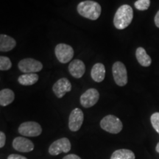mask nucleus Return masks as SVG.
<instances>
[{"instance_id":"4468645a","label":"nucleus","mask_w":159,"mask_h":159,"mask_svg":"<svg viewBox=\"0 0 159 159\" xmlns=\"http://www.w3.org/2000/svg\"><path fill=\"white\" fill-rule=\"evenodd\" d=\"M91 76L95 82L100 83L105 79V66L101 63H97L94 65L91 71Z\"/></svg>"},{"instance_id":"39448f33","label":"nucleus","mask_w":159,"mask_h":159,"mask_svg":"<svg viewBox=\"0 0 159 159\" xmlns=\"http://www.w3.org/2000/svg\"><path fill=\"white\" fill-rule=\"evenodd\" d=\"M19 133L27 137L39 136L42 133V128L36 122H25L20 125Z\"/></svg>"},{"instance_id":"f8f14e48","label":"nucleus","mask_w":159,"mask_h":159,"mask_svg":"<svg viewBox=\"0 0 159 159\" xmlns=\"http://www.w3.org/2000/svg\"><path fill=\"white\" fill-rule=\"evenodd\" d=\"M13 147L16 150L21 152H30L34 150V144L30 139L19 136L13 141Z\"/></svg>"},{"instance_id":"f3484780","label":"nucleus","mask_w":159,"mask_h":159,"mask_svg":"<svg viewBox=\"0 0 159 159\" xmlns=\"http://www.w3.org/2000/svg\"><path fill=\"white\" fill-rule=\"evenodd\" d=\"M15 94L11 89H5L0 91V105L2 106H7L13 102Z\"/></svg>"},{"instance_id":"f257e3e1","label":"nucleus","mask_w":159,"mask_h":159,"mask_svg":"<svg viewBox=\"0 0 159 159\" xmlns=\"http://www.w3.org/2000/svg\"><path fill=\"white\" fill-rule=\"evenodd\" d=\"M134 19V11L128 5H123L117 10L114 17V25L116 29L124 30L130 25Z\"/></svg>"},{"instance_id":"9d476101","label":"nucleus","mask_w":159,"mask_h":159,"mask_svg":"<svg viewBox=\"0 0 159 159\" xmlns=\"http://www.w3.org/2000/svg\"><path fill=\"white\" fill-rule=\"evenodd\" d=\"M84 115L82 110L80 108H75L71 112L69 118V128L72 132H76L80 129L82 126Z\"/></svg>"},{"instance_id":"a211bd4d","label":"nucleus","mask_w":159,"mask_h":159,"mask_svg":"<svg viewBox=\"0 0 159 159\" xmlns=\"http://www.w3.org/2000/svg\"><path fill=\"white\" fill-rule=\"evenodd\" d=\"M38 80H39V75L35 73L21 75L18 79V81L20 84L25 85V86L35 84L38 82Z\"/></svg>"},{"instance_id":"5701e85b","label":"nucleus","mask_w":159,"mask_h":159,"mask_svg":"<svg viewBox=\"0 0 159 159\" xmlns=\"http://www.w3.org/2000/svg\"><path fill=\"white\" fill-rule=\"evenodd\" d=\"M6 142V136L2 131L0 132V148H2L5 144Z\"/></svg>"},{"instance_id":"7ed1b4c3","label":"nucleus","mask_w":159,"mask_h":159,"mask_svg":"<svg viewBox=\"0 0 159 159\" xmlns=\"http://www.w3.org/2000/svg\"><path fill=\"white\" fill-rule=\"evenodd\" d=\"M100 127L106 132L112 134H117L122 131L123 125L118 117L114 115H108L103 117L101 120Z\"/></svg>"},{"instance_id":"6ab92c4d","label":"nucleus","mask_w":159,"mask_h":159,"mask_svg":"<svg viewBox=\"0 0 159 159\" xmlns=\"http://www.w3.org/2000/svg\"><path fill=\"white\" fill-rule=\"evenodd\" d=\"M110 159H135V154L128 149H120L114 151Z\"/></svg>"},{"instance_id":"aec40b11","label":"nucleus","mask_w":159,"mask_h":159,"mask_svg":"<svg viewBox=\"0 0 159 159\" xmlns=\"http://www.w3.org/2000/svg\"><path fill=\"white\" fill-rule=\"evenodd\" d=\"M12 66V63L7 57H0V70L7 71L9 70Z\"/></svg>"},{"instance_id":"4be33fe9","label":"nucleus","mask_w":159,"mask_h":159,"mask_svg":"<svg viewBox=\"0 0 159 159\" xmlns=\"http://www.w3.org/2000/svg\"><path fill=\"white\" fill-rule=\"evenodd\" d=\"M150 122L155 130L159 134V112H156L150 117Z\"/></svg>"},{"instance_id":"393cba45","label":"nucleus","mask_w":159,"mask_h":159,"mask_svg":"<svg viewBox=\"0 0 159 159\" xmlns=\"http://www.w3.org/2000/svg\"><path fill=\"white\" fill-rule=\"evenodd\" d=\"M62 159H81V158L75 154H69L63 157Z\"/></svg>"},{"instance_id":"b1692460","label":"nucleus","mask_w":159,"mask_h":159,"mask_svg":"<svg viewBox=\"0 0 159 159\" xmlns=\"http://www.w3.org/2000/svg\"><path fill=\"white\" fill-rule=\"evenodd\" d=\"M7 159H27L26 157L19 154H11L7 157Z\"/></svg>"},{"instance_id":"20e7f679","label":"nucleus","mask_w":159,"mask_h":159,"mask_svg":"<svg viewBox=\"0 0 159 159\" xmlns=\"http://www.w3.org/2000/svg\"><path fill=\"white\" fill-rule=\"evenodd\" d=\"M112 73L115 83L119 86H125L128 83V72L123 63L115 62L112 67Z\"/></svg>"},{"instance_id":"a878e982","label":"nucleus","mask_w":159,"mask_h":159,"mask_svg":"<svg viewBox=\"0 0 159 159\" xmlns=\"http://www.w3.org/2000/svg\"><path fill=\"white\" fill-rule=\"evenodd\" d=\"M155 24H156V27L159 28V11L157 12L156 15L155 16Z\"/></svg>"},{"instance_id":"dca6fc26","label":"nucleus","mask_w":159,"mask_h":159,"mask_svg":"<svg viewBox=\"0 0 159 159\" xmlns=\"http://www.w3.org/2000/svg\"><path fill=\"white\" fill-rule=\"evenodd\" d=\"M136 57L139 64L142 66L148 67L151 65V63H152L151 57L148 55L146 50L143 47L137 48L136 52Z\"/></svg>"},{"instance_id":"2eb2a0df","label":"nucleus","mask_w":159,"mask_h":159,"mask_svg":"<svg viewBox=\"0 0 159 159\" xmlns=\"http://www.w3.org/2000/svg\"><path fill=\"white\" fill-rule=\"evenodd\" d=\"M16 42L15 39L9 35H0V51L8 52L15 48Z\"/></svg>"},{"instance_id":"0eeeda50","label":"nucleus","mask_w":159,"mask_h":159,"mask_svg":"<svg viewBox=\"0 0 159 159\" xmlns=\"http://www.w3.org/2000/svg\"><path fill=\"white\" fill-rule=\"evenodd\" d=\"M55 53L59 62L66 63L74 57V49L70 45L66 43H59L55 49Z\"/></svg>"},{"instance_id":"1a4fd4ad","label":"nucleus","mask_w":159,"mask_h":159,"mask_svg":"<svg viewBox=\"0 0 159 159\" xmlns=\"http://www.w3.org/2000/svg\"><path fill=\"white\" fill-rule=\"evenodd\" d=\"M99 98V94L96 89H89L81 95L80 104L85 108H91L94 106L98 102Z\"/></svg>"},{"instance_id":"bb28decb","label":"nucleus","mask_w":159,"mask_h":159,"mask_svg":"<svg viewBox=\"0 0 159 159\" xmlns=\"http://www.w3.org/2000/svg\"><path fill=\"white\" fill-rule=\"evenodd\" d=\"M156 150L157 152H158V153H159V142H158V144H157V145H156Z\"/></svg>"},{"instance_id":"f03ea898","label":"nucleus","mask_w":159,"mask_h":159,"mask_svg":"<svg viewBox=\"0 0 159 159\" xmlns=\"http://www.w3.org/2000/svg\"><path fill=\"white\" fill-rule=\"evenodd\" d=\"M77 12L83 17L91 20H97L101 14L102 7L97 2L86 0L81 2L77 5Z\"/></svg>"},{"instance_id":"ddd939ff","label":"nucleus","mask_w":159,"mask_h":159,"mask_svg":"<svg viewBox=\"0 0 159 159\" xmlns=\"http://www.w3.org/2000/svg\"><path fill=\"white\" fill-rule=\"evenodd\" d=\"M69 71L75 78H80L83 76L85 71L84 63L79 59H75L70 63L69 66Z\"/></svg>"},{"instance_id":"6e6552de","label":"nucleus","mask_w":159,"mask_h":159,"mask_svg":"<svg viewBox=\"0 0 159 159\" xmlns=\"http://www.w3.org/2000/svg\"><path fill=\"white\" fill-rule=\"evenodd\" d=\"M70 141L67 138H61L55 141L49 148V153L52 156H57L62 152H68L71 150Z\"/></svg>"},{"instance_id":"9b49d317","label":"nucleus","mask_w":159,"mask_h":159,"mask_svg":"<svg viewBox=\"0 0 159 159\" xmlns=\"http://www.w3.org/2000/svg\"><path fill=\"white\" fill-rule=\"evenodd\" d=\"M71 90V84L67 78L63 77L53 85L52 91L57 98H62L67 92Z\"/></svg>"},{"instance_id":"423d86ee","label":"nucleus","mask_w":159,"mask_h":159,"mask_svg":"<svg viewBox=\"0 0 159 159\" xmlns=\"http://www.w3.org/2000/svg\"><path fill=\"white\" fill-rule=\"evenodd\" d=\"M19 69L25 74L39 72L43 69V64L33 58H25L19 63Z\"/></svg>"},{"instance_id":"412c9836","label":"nucleus","mask_w":159,"mask_h":159,"mask_svg":"<svg viewBox=\"0 0 159 159\" xmlns=\"http://www.w3.org/2000/svg\"><path fill=\"white\" fill-rule=\"evenodd\" d=\"M150 5V0H137L134 3L135 7L139 11H146Z\"/></svg>"}]
</instances>
